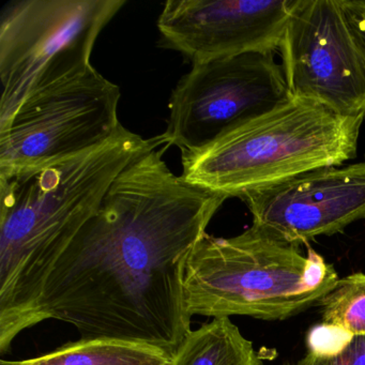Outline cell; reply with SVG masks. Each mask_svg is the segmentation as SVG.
<instances>
[{"mask_svg":"<svg viewBox=\"0 0 365 365\" xmlns=\"http://www.w3.org/2000/svg\"><path fill=\"white\" fill-rule=\"evenodd\" d=\"M120 88L95 68L27 99L0 131V175L67 159L120 129Z\"/></svg>","mask_w":365,"mask_h":365,"instance_id":"6","label":"cell"},{"mask_svg":"<svg viewBox=\"0 0 365 365\" xmlns=\"http://www.w3.org/2000/svg\"><path fill=\"white\" fill-rule=\"evenodd\" d=\"M240 200L252 225L279 240L307 245L365 219V160L316 168Z\"/></svg>","mask_w":365,"mask_h":365,"instance_id":"10","label":"cell"},{"mask_svg":"<svg viewBox=\"0 0 365 365\" xmlns=\"http://www.w3.org/2000/svg\"><path fill=\"white\" fill-rule=\"evenodd\" d=\"M296 0H170L158 19L164 48L193 65L279 50Z\"/></svg>","mask_w":365,"mask_h":365,"instance_id":"9","label":"cell"},{"mask_svg":"<svg viewBox=\"0 0 365 365\" xmlns=\"http://www.w3.org/2000/svg\"><path fill=\"white\" fill-rule=\"evenodd\" d=\"M160 146L121 125L108 142L46 165L0 175V354L40 324V301L61 256L117 177Z\"/></svg>","mask_w":365,"mask_h":365,"instance_id":"2","label":"cell"},{"mask_svg":"<svg viewBox=\"0 0 365 365\" xmlns=\"http://www.w3.org/2000/svg\"><path fill=\"white\" fill-rule=\"evenodd\" d=\"M172 365H262L253 343L230 317L213 318L185 335Z\"/></svg>","mask_w":365,"mask_h":365,"instance_id":"12","label":"cell"},{"mask_svg":"<svg viewBox=\"0 0 365 365\" xmlns=\"http://www.w3.org/2000/svg\"><path fill=\"white\" fill-rule=\"evenodd\" d=\"M277 51L288 97L365 119V53L343 0H296Z\"/></svg>","mask_w":365,"mask_h":365,"instance_id":"8","label":"cell"},{"mask_svg":"<svg viewBox=\"0 0 365 365\" xmlns=\"http://www.w3.org/2000/svg\"><path fill=\"white\" fill-rule=\"evenodd\" d=\"M174 352L143 341L91 337L63 344L26 360H3L0 365H172Z\"/></svg>","mask_w":365,"mask_h":365,"instance_id":"11","label":"cell"},{"mask_svg":"<svg viewBox=\"0 0 365 365\" xmlns=\"http://www.w3.org/2000/svg\"><path fill=\"white\" fill-rule=\"evenodd\" d=\"M125 0H11L0 14V131L34 96L88 71Z\"/></svg>","mask_w":365,"mask_h":365,"instance_id":"5","label":"cell"},{"mask_svg":"<svg viewBox=\"0 0 365 365\" xmlns=\"http://www.w3.org/2000/svg\"><path fill=\"white\" fill-rule=\"evenodd\" d=\"M226 200L173 174L162 150L134 160L53 269L40 324L176 351L192 330L185 264Z\"/></svg>","mask_w":365,"mask_h":365,"instance_id":"1","label":"cell"},{"mask_svg":"<svg viewBox=\"0 0 365 365\" xmlns=\"http://www.w3.org/2000/svg\"><path fill=\"white\" fill-rule=\"evenodd\" d=\"M352 31L365 53V0H343Z\"/></svg>","mask_w":365,"mask_h":365,"instance_id":"15","label":"cell"},{"mask_svg":"<svg viewBox=\"0 0 365 365\" xmlns=\"http://www.w3.org/2000/svg\"><path fill=\"white\" fill-rule=\"evenodd\" d=\"M339 279L312 247L279 240L252 225L237 236L206 234L185 264L183 300L190 317L249 316L275 322L319 304Z\"/></svg>","mask_w":365,"mask_h":365,"instance_id":"4","label":"cell"},{"mask_svg":"<svg viewBox=\"0 0 365 365\" xmlns=\"http://www.w3.org/2000/svg\"><path fill=\"white\" fill-rule=\"evenodd\" d=\"M294 365H365V335H354L333 351H309Z\"/></svg>","mask_w":365,"mask_h":365,"instance_id":"14","label":"cell"},{"mask_svg":"<svg viewBox=\"0 0 365 365\" xmlns=\"http://www.w3.org/2000/svg\"><path fill=\"white\" fill-rule=\"evenodd\" d=\"M284 365H294V364H290V363H285Z\"/></svg>","mask_w":365,"mask_h":365,"instance_id":"16","label":"cell"},{"mask_svg":"<svg viewBox=\"0 0 365 365\" xmlns=\"http://www.w3.org/2000/svg\"><path fill=\"white\" fill-rule=\"evenodd\" d=\"M364 120L341 116L312 100L288 97L182 155L180 177L226 198H241L354 159Z\"/></svg>","mask_w":365,"mask_h":365,"instance_id":"3","label":"cell"},{"mask_svg":"<svg viewBox=\"0 0 365 365\" xmlns=\"http://www.w3.org/2000/svg\"><path fill=\"white\" fill-rule=\"evenodd\" d=\"M319 305L322 324L351 335H365V273L337 279Z\"/></svg>","mask_w":365,"mask_h":365,"instance_id":"13","label":"cell"},{"mask_svg":"<svg viewBox=\"0 0 365 365\" xmlns=\"http://www.w3.org/2000/svg\"><path fill=\"white\" fill-rule=\"evenodd\" d=\"M282 66L274 53H250L193 65L172 91L160 145L193 153L287 99Z\"/></svg>","mask_w":365,"mask_h":365,"instance_id":"7","label":"cell"}]
</instances>
